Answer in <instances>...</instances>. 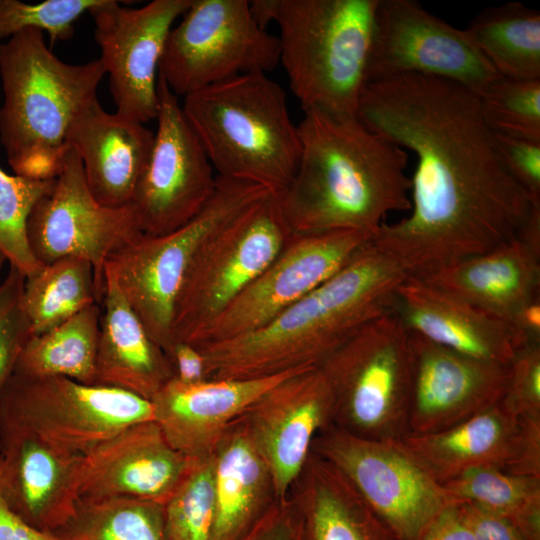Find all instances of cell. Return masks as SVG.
<instances>
[{
    "instance_id": "1",
    "label": "cell",
    "mask_w": 540,
    "mask_h": 540,
    "mask_svg": "<svg viewBox=\"0 0 540 540\" xmlns=\"http://www.w3.org/2000/svg\"><path fill=\"white\" fill-rule=\"evenodd\" d=\"M357 118L414 153L410 214L371 242L411 276L488 252L518 236L534 203L506 169L479 96L407 74L367 83Z\"/></svg>"
},
{
    "instance_id": "2",
    "label": "cell",
    "mask_w": 540,
    "mask_h": 540,
    "mask_svg": "<svg viewBox=\"0 0 540 540\" xmlns=\"http://www.w3.org/2000/svg\"><path fill=\"white\" fill-rule=\"evenodd\" d=\"M300 158L278 201L297 235L357 230L373 236L388 213L411 209L408 154L358 118L304 111Z\"/></svg>"
},
{
    "instance_id": "3",
    "label": "cell",
    "mask_w": 540,
    "mask_h": 540,
    "mask_svg": "<svg viewBox=\"0 0 540 540\" xmlns=\"http://www.w3.org/2000/svg\"><path fill=\"white\" fill-rule=\"evenodd\" d=\"M408 275L371 239L336 273L262 328L199 349L207 379H252L318 367L357 331L396 310Z\"/></svg>"
},
{
    "instance_id": "4",
    "label": "cell",
    "mask_w": 540,
    "mask_h": 540,
    "mask_svg": "<svg viewBox=\"0 0 540 540\" xmlns=\"http://www.w3.org/2000/svg\"><path fill=\"white\" fill-rule=\"evenodd\" d=\"M105 75L100 58L77 65L60 60L37 29L0 44V142L16 175L47 181L60 174L69 127L97 99Z\"/></svg>"
},
{
    "instance_id": "5",
    "label": "cell",
    "mask_w": 540,
    "mask_h": 540,
    "mask_svg": "<svg viewBox=\"0 0 540 540\" xmlns=\"http://www.w3.org/2000/svg\"><path fill=\"white\" fill-rule=\"evenodd\" d=\"M182 109L216 175L279 195L300 158L298 127L283 88L265 73H249L184 97Z\"/></svg>"
},
{
    "instance_id": "6",
    "label": "cell",
    "mask_w": 540,
    "mask_h": 540,
    "mask_svg": "<svg viewBox=\"0 0 540 540\" xmlns=\"http://www.w3.org/2000/svg\"><path fill=\"white\" fill-rule=\"evenodd\" d=\"M379 0H276L280 63L303 111L357 118Z\"/></svg>"
},
{
    "instance_id": "7",
    "label": "cell",
    "mask_w": 540,
    "mask_h": 540,
    "mask_svg": "<svg viewBox=\"0 0 540 540\" xmlns=\"http://www.w3.org/2000/svg\"><path fill=\"white\" fill-rule=\"evenodd\" d=\"M318 368L332 395L331 425L383 442L409 434L413 356L396 310L366 324Z\"/></svg>"
},
{
    "instance_id": "8",
    "label": "cell",
    "mask_w": 540,
    "mask_h": 540,
    "mask_svg": "<svg viewBox=\"0 0 540 540\" xmlns=\"http://www.w3.org/2000/svg\"><path fill=\"white\" fill-rule=\"evenodd\" d=\"M270 193L217 175L214 193L186 224L163 235L140 233L107 258L104 272L165 353L173 344L175 302L196 253L212 234Z\"/></svg>"
},
{
    "instance_id": "9",
    "label": "cell",
    "mask_w": 540,
    "mask_h": 540,
    "mask_svg": "<svg viewBox=\"0 0 540 540\" xmlns=\"http://www.w3.org/2000/svg\"><path fill=\"white\" fill-rule=\"evenodd\" d=\"M291 236L272 193L212 234L181 284L172 320L173 343H189L270 264Z\"/></svg>"
},
{
    "instance_id": "10",
    "label": "cell",
    "mask_w": 540,
    "mask_h": 540,
    "mask_svg": "<svg viewBox=\"0 0 540 540\" xmlns=\"http://www.w3.org/2000/svg\"><path fill=\"white\" fill-rule=\"evenodd\" d=\"M148 420H154L151 401L119 388L62 376L13 373L0 393V421L77 456L126 427Z\"/></svg>"
},
{
    "instance_id": "11",
    "label": "cell",
    "mask_w": 540,
    "mask_h": 540,
    "mask_svg": "<svg viewBox=\"0 0 540 540\" xmlns=\"http://www.w3.org/2000/svg\"><path fill=\"white\" fill-rule=\"evenodd\" d=\"M170 30L159 75L178 97L280 63L277 36L262 29L246 0H191Z\"/></svg>"
},
{
    "instance_id": "12",
    "label": "cell",
    "mask_w": 540,
    "mask_h": 540,
    "mask_svg": "<svg viewBox=\"0 0 540 540\" xmlns=\"http://www.w3.org/2000/svg\"><path fill=\"white\" fill-rule=\"evenodd\" d=\"M311 452L333 464L369 507L406 540H420L456 502L396 442L366 439L334 425L314 438Z\"/></svg>"
},
{
    "instance_id": "13",
    "label": "cell",
    "mask_w": 540,
    "mask_h": 540,
    "mask_svg": "<svg viewBox=\"0 0 540 540\" xmlns=\"http://www.w3.org/2000/svg\"><path fill=\"white\" fill-rule=\"evenodd\" d=\"M417 74L458 83L478 96L501 77L465 29H458L415 0H379L368 83Z\"/></svg>"
},
{
    "instance_id": "14",
    "label": "cell",
    "mask_w": 540,
    "mask_h": 540,
    "mask_svg": "<svg viewBox=\"0 0 540 540\" xmlns=\"http://www.w3.org/2000/svg\"><path fill=\"white\" fill-rule=\"evenodd\" d=\"M371 235L292 234L270 264L189 342L202 347L254 332L336 273Z\"/></svg>"
},
{
    "instance_id": "15",
    "label": "cell",
    "mask_w": 540,
    "mask_h": 540,
    "mask_svg": "<svg viewBox=\"0 0 540 540\" xmlns=\"http://www.w3.org/2000/svg\"><path fill=\"white\" fill-rule=\"evenodd\" d=\"M26 233L34 257L44 265L67 256L90 262L103 293L107 258L142 232L132 203L113 208L93 197L82 160L68 147L51 190L28 217Z\"/></svg>"
},
{
    "instance_id": "16",
    "label": "cell",
    "mask_w": 540,
    "mask_h": 540,
    "mask_svg": "<svg viewBox=\"0 0 540 540\" xmlns=\"http://www.w3.org/2000/svg\"><path fill=\"white\" fill-rule=\"evenodd\" d=\"M157 130L132 205L140 231L163 235L191 220L215 191L217 175L178 97L158 76Z\"/></svg>"
},
{
    "instance_id": "17",
    "label": "cell",
    "mask_w": 540,
    "mask_h": 540,
    "mask_svg": "<svg viewBox=\"0 0 540 540\" xmlns=\"http://www.w3.org/2000/svg\"><path fill=\"white\" fill-rule=\"evenodd\" d=\"M191 0H154L140 8L101 0L88 13L116 113L145 124L158 112L159 65L167 36Z\"/></svg>"
},
{
    "instance_id": "18",
    "label": "cell",
    "mask_w": 540,
    "mask_h": 540,
    "mask_svg": "<svg viewBox=\"0 0 540 540\" xmlns=\"http://www.w3.org/2000/svg\"><path fill=\"white\" fill-rule=\"evenodd\" d=\"M394 442L440 485L478 467L539 477V417L520 414L503 399L443 431Z\"/></svg>"
},
{
    "instance_id": "19",
    "label": "cell",
    "mask_w": 540,
    "mask_h": 540,
    "mask_svg": "<svg viewBox=\"0 0 540 540\" xmlns=\"http://www.w3.org/2000/svg\"><path fill=\"white\" fill-rule=\"evenodd\" d=\"M409 335L413 356L409 434L443 431L505 397L510 365L461 354L412 331Z\"/></svg>"
},
{
    "instance_id": "20",
    "label": "cell",
    "mask_w": 540,
    "mask_h": 540,
    "mask_svg": "<svg viewBox=\"0 0 540 540\" xmlns=\"http://www.w3.org/2000/svg\"><path fill=\"white\" fill-rule=\"evenodd\" d=\"M332 409L329 386L313 367L274 386L243 416L268 466L275 501L288 499L314 438L331 424Z\"/></svg>"
},
{
    "instance_id": "21",
    "label": "cell",
    "mask_w": 540,
    "mask_h": 540,
    "mask_svg": "<svg viewBox=\"0 0 540 540\" xmlns=\"http://www.w3.org/2000/svg\"><path fill=\"white\" fill-rule=\"evenodd\" d=\"M82 456L55 449L16 425L0 421V498L28 525L50 533L79 500Z\"/></svg>"
},
{
    "instance_id": "22",
    "label": "cell",
    "mask_w": 540,
    "mask_h": 540,
    "mask_svg": "<svg viewBox=\"0 0 540 540\" xmlns=\"http://www.w3.org/2000/svg\"><path fill=\"white\" fill-rule=\"evenodd\" d=\"M297 368L252 379H207L185 384L172 378L151 400L154 421L170 445L189 460L214 455L227 430L270 389Z\"/></svg>"
},
{
    "instance_id": "23",
    "label": "cell",
    "mask_w": 540,
    "mask_h": 540,
    "mask_svg": "<svg viewBox=\"0 0 540 540\" xmlns=\"http://www.w3.org/2000/svg\"><path fill=\"white\" fill-rule=\"evenodd\" d=\"M192 460L154 420L126 427L82 456L79 498L124 497L164 504Z\"/></svg>"
},
{
    "instance_id": "24",
    "label": "cell",
    "mask_w": 540,
    "mask_h": 540,
    "mask_svg": "<svg viewBox=\"0 0 540 540\" xmlns=\"http://www.w3.org/2000/svg\"><path fill=\"white\" fill-rule=\"evenodd\" d=\"M153 140L154 132L145 124L108 113L95 99L74 118L66 143L79 154L93 197L117 208L132 202Z\"/></svg>"
},
{
    "instance_id": "25",
    "label": "cell",
    "mask_w": 540,
    "mask_h": 540,
    "mask_svg": "<svg viewBox=\"0 0 540 540\" xmlns=\"http://www.w3.org/2000/svg\"><path fill=\"white\" fill-rule=\"evenodd\" d=\"M396 312L409 331L474 358L510 365L518 345L504 319L408 275Z\"/></svg>"
},
{
    "instance_id": "26",
    "label": "cell",
    "mask_w": 540,
    "mask_h": 540,
    "mask_svg": "<svg viewBox=\"0 0 540 540\" xmlns=\"http://www.w3.org/2000/svg\"><path fill=\"white\" fill-rule=\"evenodd\" d=\"M416 277L509 323L539 294L540 246L518 235L488 252Z\"/></svg>"
},
{
    "instance_id": "27",
    "label": "cell",
    "mask_w": 540,
    "mask_h": 540,
    "mask_svg": "<svg viewBox=\"0 0 540 540\" xmlns=\"http://www.w3.org/2000/svg\"><path fill=\"white\" fill-rule=\"evenodd\" d=\"M102 303L94 384L151 401L174 378L171 362L105 272Z\"/></svg>"
},
{
    "instance_id": "28",
    "label": "cell",
    "mask_w": 540,
    "mask_h": 540,
    "mask_svg": "<svg viewBox=\"0 0 540 540\" xmlns=\"http://www.w3.org/2000/svg\"><path fill=\"white\" fill-rule=\"evenodd\" d=\"M214 491L212 540H241L275 502L268 466L244 417L215 450Z\"/></svg>"
},
{
    "instance_id": "29",
    "label": "cell",
    "mask_w": 540,
    "mask_h": 540,
    "mask_svg": "<svg viewBox=\"0 0 540 540\" xmlns=\"http://www.w3.org/2000/svg\"><path fill=\"white\" fill-rule=\"evenodd\" d=\"M295 483L300 540H379L377 515L333 464L311 452Z\"/></svg>"
},
{
    "instance_id": "30",
    "label": "cell",
    "mask_w": 540,
    "mask_h": 540,
    "mask_svg": "<svg viewBox=\"0 0 540 540\" xmlns=\"http://www.w3.org/2000/svg\"><path fill=\"white\" fill-rule=\"evenodd\" d=\"M465 30L501 77L540 79L538 10L520 2L489 7Z\"/></svg>"
},
{
    "instance_id": "31",
    "label": "cell",
    "mask_w": 540,
    "mask_h": 540,
    "mask_svg": "<svg viewBox=\"0 0 540 540\" xmlns=\"http://www.w3.org/2000/svg\"><path fill=\"white\" fill-rule=\"evenodd\" d=\"M101 313L96 303L49 331L31 335L19 354L14 374L62 376L94 384Z\"/></svg>"
},
{
    "instance_id": "32",
    "label": "cell",
    "mask_w": 540,
    "mask_h": 540,
    "mask_svg": "<svg viewBox=\"0 0 540 540\" xmlns=\"http://www.w3.org/2000/svg\"><path fill=\"white\" fill-rule=\"evenodd\" d=\"M93 266L87 260L67 256L45 264L26 277L22 304L31 335L49 331L86 307L102 302Z\"/></svg>"
},
{
    "instance_id": "33",
    "label": "cell",
    "mask_w": 540,
    "mask_h": 540,
    "mask_svg": "<svg viewBox=\"0 0 540 540\" xmlns=\"http://www.w3.org/2000/svg\"><path fill=\"white\" fill-rule=\"evenodd\" d=\"M54 540H164L163 504L124 497L79 498Z\"/></svg>"
},
{
    "instance_id": "34",
    "label": "cell",
    "mask_w": 540,
    "mask_h": 540,
    "mask_svg": "<svg viewBox=\"0 0 540 540\" xmlns=\"http://www.w3.org/2000/svg\"><path fill=\"white\" fill-rule=\"evenodd\" d=\"M457 501L469 502L536 532L539 522V477L510 474L490 467L469 469L441 484ZM521 531V530H520Z\"/></svg>"
},
{
    "instance_id": "35",
    "label": "cell",
    "mask_w": 540,
    "mask_h": 540,
    "mask_svg": "<svg viewBox=\"0 0 540 540\" xmlns=\"http://www.w3.org/2000/svg\"><path fill=\"white\" fill-rule=\"evenodd\" d=\"M215 517L214 455L192 460L163 504L164 540H212Z\"/></svg>"
},
{
    "instance_id": "36",
    "label": "cell",
    "mask_w": 540,
    "mask_h": 540,
    "mask_svg": "<svg viewBox=\"0 0 540 540\" xmlns=\"http://www.w3.org/2000/svg\"><path fill=\"white\" fill-rule=\"evenodd\" d=\"M55 179L32 180L6 173L0 167V251L25 277L44 264L33 255L26 233L28 217L39 199L48 193Z\"/></svg>"
},
{
    "instance_id": "37",
    "label": "cell",
    "mask_w": 540,
    "mask_h": 540,
    "mask_svg": "<svg viewBox=\"0 0 540 540\" xmlns=\"http://www.w3.org/2000/svg\"><path fill=\"white\" fill-rule=\"evenodd\" d=\"M479 100L483 119L494 133L540 141V79L499 77Z\"/></svg>"
},
{
    "instance_id": "38",
    "label": "cell",
    "mask_w": 540,
    "mask_h": 540,
    "mask_svg": "<svg viewBox=\"0 0 540 540\" xmlns=\"http://www.w3.org/2000/svg\"><path fill=\"white\" fill-rule=\"evenodd\" d=\"M101 0H46L25 3L0 0V40L9 39L24 29L47 32L50 44L73 36L74 23Z\"/></svg>"
},
{
    "instance_id": "39",
    "label": "cell",
    "mask_w": 540,
    "mask_h": 540,
    "mask_svg": "<svg viewBox=\"0 0 540 540\" xmlns=\"http://www.w3.org/2000/svg\"><path fill=\"white\" fill-rule=\"evenodd\" d=\"M25 275L10 269L0 285V393L14 373L19 354L31 336L22 304Z\"/></svg>"
},
{
    "instance_id": "40",
    "label": "cell",
    "mask_w": 540,
    "mask_h": 540,
    "mask_svg": "<svg viewBox=\"0 0 540 540\" xmlns=\"http://www.w3.org/2000/svg\"><path fill=\"white\" fill-rule=\"evenodd\" d=\"M503 400L520 414L539 417L540 346L519 349L510 363V381Z\"/></svg>"
},
{
    "instance_id": "41",
    "label": "cell",
    "mask_w": 540,
    "mask_h": 540,
    "mask_svg": "<svg viewBox=\"0 0 540 540\" xmlns=\"http://www.w3.org/2000/svg\"><path fill=\"white\" fill-rule=\"evenodd\" d=\"M494 140L508 172L533 202H540V141L498 133Z\"/></svg>"
},
{
    "instance_id": "42",
    "label": "cell",
    "mask_w": 540,
    "mask_h": 540,
    "mask_svg": "<svg viewBox=\"0 0 540 540\" xmlns=\"http://www.w3.org/2000/svg\"><path fill=\"white\" fill-rule=\"evenodd\" d=\"M241 540H300L299 522L290 499L275 501Z\"/></svg>"
},
{
    "instance_id": "43",
    "label": "cell",
    "mask_w": 540,
    "mask_h": 540,
    "mask_svg": "<svg viewBox=\"0 0 540 540\" xmlns=\"http://www.w3.org/2000/svg\"><path fill=\"white\" fill-rule=\"evenodd\" d=\"M475 540H524L509 519L469 502L459 501Z\"/></svg>"
},
{
    "instance_id": "44",
    "label": "cell",
    "mask_w": 540,
    "mask_h": 540,
    "mask_svg": "<svg viewBox=\"0 0 540 540\" xmlns=\"http://www.w3.org/2000/svg\"><path fill=\"white\" fill-rule=\"evenodd\" d=\"M422 540H475L461 503L456 501L446 507Z\"/></svg>"
},
{
    "instance_id": "45",
    "label": "cell",
    "mask_w": 540,
    "mask_h": 540,
    "mask_svg": "<svg viewBox=\"0 0 540 540\" xmlns=\"http://www.w3.org/2000/svg\"><path fill=\"white\" fill-rule=\"evenodd\" d=\"M174 378L185 384L206 380L205 360L199 349L186 342H174L166 354Z\"/></svg>"
},
{
    "instance_id": "46",
    "label": "cell",
    "mask_w": 540,
    "mask_h": 540,
    "mask_svg": "<svg viewBox=\"0 0 540 540\" xmlns=\"http://www.w3.org/2000/svg\"><path fill=\"white\" fill-rule=\"evenodd\" d=\"M518 348L538 344L540 341V298L539 294L524 304L510 319Z\"/></svg>"
},
{
    "instance_id": "47",
    "label": "cell",
    "mask_w": 540,
    "mask_h": 540,
    "mask_svg": "<svg viewBox=\"0 0 540 540\" xmlns=\"http://www.w3.org/2000/svg\"><path fill=\"white\" fill-rule=\"evenodd\" d=\"M0 540H54L46 532L28 525L4 504L0 498Z\"/></svg>"
},
{
    "instance_id": "48",
    "label": "cell",
    "mask_w": 540,
    "mask_h": 540,
    "mask_svg": "<svg viewBox=\"0 0 540 540\" xmlns=\"http://www.w3.org/2000/svg\"><path fill=\"white\" fill-rule=\"evenodd\" d=\"M276 0L249 1L252 18L262 29L266 30L269 23L274 22Z\"/></svg>"
},
{
    "instance_id": "49",
    "label": "cell",
    "mask_w": 540,
    "mask_h": 540,
    "mask_svg": "<svg viewBox=\"0 0 540 540\" xmlns=\"http://www.w3.org/2000/svg\"><path fill=\"white\" fill-rule=\"evenodd\" d=\"M6 261V257L3 255V253L0 251V269L3 265V263Z\"/></svg>"
}]
</instances>
